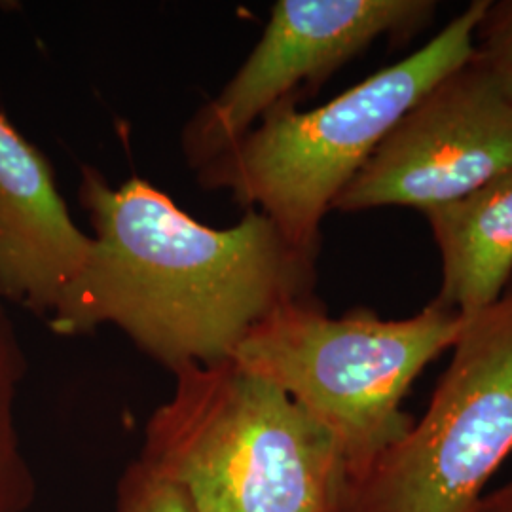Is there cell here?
Masks as SVG:
<instances>
[{"label":"cell","mask_w":512,"mask_h":512,"mask_svg":"<svg viewBox=\"0 0 512 512\" xmlns=\"http://www.w3.org/2000/svg\"><path fill=\"white\" fill-rule=\"evenodd\" d=\"M463 323L433 300L408 319H382L366 308L330 317L310 296L262 319L232 361L329 429L355 488L412 429L404 399L421 372L454 348Z\"/></svg>","instance_id":"4"},{"label":"cell","mask_w":512,"mask_h":512,"mask_svg":"<svg viewBox=\"0 0 512 512\" xmlns=\"http://www.w3.org/2000/svg\"><path fill=\"white\" fill-rule=\"evenodd\" d=\"M467 512H512V482L490 494H482Z\"/></svg>","instance_id":"13"},{"label":"cell","mask_w":512,"mask_h":512,"mask_svg":"<svg viewBox=\"0 0 512 512\" xmlns=\"http://www.w3.org/2000/svg\"><path fill=\"white\" fill-rule=\"evenodd\" d=\"M92 247L48 158L0 114V298L48 319L80 279Z\"/></svg>","instance_id":"8"},{"label":"cell","mask_w":512,"mask_h":512,"mask_svg":"<svg viewBox=\"0 0 512 512\" xmlns=\"http://www.w3.org/2000/svg\"><path fill=\"white\" fill-rule=\"evenodd\" d=\"M145 427L139 459L194 512H353V480L329 429L236 361L188 365Z\"/></svg>","instance_id":"2"},{"label":"cell","mask_w":512,"mask_h":512,"mask_svg":"<svg viewBox=\"0 0 512 512\" xmlns=\"http://www.w3.org/2000/svg\"><path fill=\"white\" fill-rule=\"evenodd\" d=\"M476 59L512 103V0H488L475 31Z\"/></svg>","instance_id":"11"},{"label":"cell","mask_w":512,"mask_h":512,"mask_svg":"<svg viewBox=\"0 0 512 512\" xmlns=\"http://www.w3.org/2000/svg\"><path fill=\"white\" fill-rule=\"evenodd\" d=\"M512 454V281L465 319L420 420L353 488V512H467Z\"/></svg>","instance_id":"5"},{"label":"cell","mask_w":512,"mask_h":512,"mask_svg":"<svg viewBox=\"0 0 512 512\" xmlns=\"http://www.w3.org/2000/svg\"><path fill=\"white\" fill-rule=\"evenodd\" d=\"M488 0L471 2L439 35L403 61L368 76L317 109L287 101L234 147L198 169L207 190L272 220L298 253L317 258L321 222L387 133L440 78L471 59Z\"/></svg>","instance_id":"3"},{"label":"cell","mask_w":512,"mask_h":512,"mask_svg":"<svg viewBox=\"0 0 512 512\" xmlns=\"http://www.w3.org/2000/svg\"><path fill=\"white\" fill-rule=\"evenodd\" d=\"M27 359L12 321L0 310V512H27L37 499V476L23 452L16 399Z\"/></svg>","instance_id":"10"},{"label":"cell","mask_w":512,"mask_h":512,"mask_svg":"<svg viewBox=\"0 0 512 512\" xmlns=\"http://www.w3.org/2000/svg\"><path fill=\"white\" fill-rule=\"evenodd\" d=\"M512 167V103L471 55L421 97L340 192L332 209L425 211Z\"/></svg>","instance_id":"7"},{"label":"cell","mask_w":512,"mask_h":512,"mask_svg":"<svg viewBox=\"0 0 512 512\" xmlns=\"http://www.w3.org/2000/svg\"><path fill=\"white\" fill-rule=\"evenodd\" d=\"M437 12L433 0H279L253 52L184 129L200 169L234 147L300 86L315 88L380 38L410 40Z\"/></svg>","instance_id":"6"},{"label":"cell","mask_w":512,"mask_h":512,"mask_svg":"<svg viewBox=\"0 0 512 512\" xmlns=\"http://www.w3.org/2000/svg\"><path fill=\"white\" fill-rule=\"evenodd\" d=\"M0 310H2V306H0Z\"/></svg>","instance_id":"14"},{"label":"cell","mask_w":512,"mask_h":512,"mask_svg":"<svg viewBox=\"0 0 512 512\" xmlns=\"http://www.w3.org/2000/svg\"><path fill=\"white\" fill-rule=\"evenodd\" d=\"M114 512H194L183 492L137 458L120 476Z\"/></svg>","instance_id":"12"},{"label":"cell","mask_w":512,"mask_h":512,"mask_svg":"<svg viewBox=\"0 0 512 512\" xmlns=\"http://www.w3.org/2000/svg\"><path fill=\"white\" fill-rule=\"evenodd\" d=\"M78 198L93 226L92 255L48 317L57 334L114 325L175 372L230 361L272 311L313 296L315 258L260 211L211 228L147 181L112 188L93 169L82 171Z\"/></svg>","instance_id":"1"},{"label":"cell","mask_w":512,"mask_h":512,"mask_svg":"<svg viewBox=\"0 0 512 512\" xmlns=\"http://www.w3.org/2000/svg\"><path fill=\"white\" fill-rule=\"evenodd\" d=\"M421 215L442 260V283L433 302L463 319L490 308L512 281V167Z\"/></svg>","instance_id":"9"}]
</instances>
